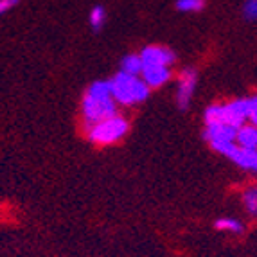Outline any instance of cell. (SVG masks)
Masks as SVG:
<instances>
[{
	"instance_id": "cell-1",
	"label": "cell",
	"mask_w": 257,
	"mask_h": 257,
	"mask_svg": "<svg viewBox=\"0 0 257 257\" xmlns=\"http://www.w3.org/2000/svg\"><path fill=\"white\" fill-rule=\"evenodd\" d=\"M115 113L117 101L111 94L110 81H95L94 85H90L83 97V117L88 128L101 120L115 117Z\"/></svg>"
},
{
	"instance_id": "cell-2",
	"label": "cell",
	"mask_w": 257,
	"mask_h": 257,
	"mask_svg": "<svg viewBox=\"0 0 257 257\" xmlns=\"http://www.w3.org/2000/svg\"><path fill=\"white\" fill-rule=\"evenodd\" d=\"M111 94L119 104L124 106H132L146 101L150 95V86L146 83L139 79V76H132V74L119 72L113 79L110 81Z\"/></svg>"
},
{
	"instance_id": "cell-3",
	"label": "cell",
	"mask_w": 257,
	"mask_h": 257,
	"mask_svg": "<svg viewBox=\"0 0 257 257\" xmlns=\"http://www.w3.org/2000/svg\"><path fill=\"white\" fill-rule=\"evenodd\" d=\"M250 119L248 99H237L228 104H214L205 110V124H227L239 130Z\"/></svg>"
},
{
	"instance_id": "cell-4",
	"label": "cell",
	"mask_w": 257,
	"mask_h": 257,
	"mask_svg": "<svg viewBox=\"0 0 257 257\" xmlns=\"http://www.w3.org/2000/svg\"><path fill=\"white\" fill-rule=\"evenodd\" d=\"M128 133V120L115 115L88 128V139L94 144H113Z\"/></svg>"
},
{
	"instance_id": "cell-5",
	"label": "cell",
	"mask_w": 257,
	"mask_h": 257,
	"mask_svg": "<svg viewBox=\"0 0 257 257\" xmlns=\"http://www.w3.org/2000/svg\"><path fill=\"white\" fill-rule=\"evenodd\" d=\"M236 135L237 130L227 124H205V132H203L205 141L221 155H227L236 146Z\"/></svg>"
},
{
	"instance_id": "cell-6",
	"label": "cell",
	"mask_w": 257,
	"mask_h": 257,
	"mask_svg": "<svg viewBox=\"0 0 257 257\" xmlns=\"http://www.w3.org/2000/svg\"><path fill=\"white\" fill-rule=\"evenodd\" d=\"M198 83V74L194 69H185L180 74V79H178V88H176V103L180 106V110L189 108V103L193 99L194 88H196Z\"/></svg>"
},
{
	"instance_id": "cell-7",
	"label": "cell",
	"mask_w": 257,
	"mask_h": 257,
	"mask_svg": "<svg viewBox=\"0 0 257 257\" xmlns=\"http://www.w3.org/2000/svg\"><path fill=\"white\" fill-rule=\"evenodd\" d=\"M144 65H157V67H169L175 61V52L160 45H150L141 54Z\"/></svg>"
},
{
	"instance_id": "cell-8",
	"label": "cell",
	"mask_w": 257,
	"mask_h": 257,
	"mask_svg": "<svg viewBox=\"0 0 257 257\" xmlns=\"http://www.w3.org/2000/svg\"><path fill=\"white\" fill-rule=\"evenodd\" d=\"M171 79L169 67H157V65H144L142 67V81L150 88H159Z\"/></svg>"
},
{
	"instance_id": "cell-9",
	"label": "cell",
	"mask_w": 257,
	"mask_h": 257,
	"mask_svg": "<svg viewBox=\"0 0 257 257\" xmlns=\"http://www.w3.org/2000/svg\"><path fill=\"white\" fill-rule=\"evenodd\" d=\"M225 157L230 159L236 166L257 173V150H244V148H239L236 144Z\"/></svg>"
},
{
	"instance_id": "cell-10",
	"label": "cell",
	"mask_w": 257,
	"mask_h": 257,
	"mask_svg": "<svg viewBox=\"0 0 257 257\" xmlns=\"http://www.w3.org/2000/svg\"><path fill=\"white\" fill-rule=\"evenodd\" d=\"M236 142L237 146L244 150H257V126H241L237 130Z\"/></svg>"
},
{
	"instance_id": "cell-11",
	"label": "cell",
	"mask_w": 257,
	"mask_h": 257,
	"mask_svg": "<svg viewBox=\"0 0 257 257\" xmlns=\"http://www.w3.org/2000/svg\"><path fill=\"white\" fill-rule=\"evenodd\" d=\"M214 227L221 232H230V234H243V223L236 218H218L214 221Z\"/></svg>"
},
{
	"instance_id": "cell-12",
	"label": "cell",
	"mask_w": 257,
	"mask_h": 257,
	"mask_svg": "<svg viewBox=\"0 0 257 257\" xmlns=\"http://www.w3.org/2000/svg\"><path fill=\"white\" fill-rule=\"evenodd\" d=\"M120 67H122L120 72L132 74V76H139V74H142V67H144V63H142L141 56L130 54L122 60V65H120Z\"/></svg>"
},
{
	"instance_id": "cell-13",
	"label": "cell",
	"mask_w": 257,
	"mask_h": 257,
	"mask_svg": "<svg viewBox=\"0 0 257 257\" xmlns=\"http://www.w3.org/2000/svg\"><path fill=\"white\" fill-rule=\"evenodd\" d=\"M243 205L248 214L257 216V185L248 187L243 193Z\"/></svg>"
},
{
	"instance_id": "cell-14",
	"label": "cell",
	"mask_w": 257,
	"mask_h": 257,
	"mask_svg": "<svg viewBox=\"0 0 257 257\" xmlns=\"http://www.w3.org/2000/svg\"><path fill=\"white\" fill-rule=\"evenodd\" d=\"M88 20H90V26L94 27L95 31L103 29L104 22H106V11H104L103 6H95V8L90 11V17H88Z\"/></svg>"
},
{
	"instance_id": "cell-15",
	"label": "cell",
	"mask_w": 257,
	"mask_h": 257,
	"mask_svg": "<svg viewBox=\"0 0 257 257\" xmlns=\"http://www.w3.org/2000/svg\"><path fill=\"white\" fill-rule=\"evenodd\" d=\"M205 8V0H176V9L184 13H196Z\"/></svg>"
},
{
	"instance_id": "cell-16",
	"label": "cell",
	"mask_w": 257,
	"mask_h": 257,
	"mask_svg": "<svg viewBox=\"0 0 257 257\" xmlns=\"http://www.w3.org/2000/svg\"><path fill=\"white\" fill-rule=\"evenodd\" d=\"M243 15L250 20L257 18V0H246L243 6Z\"/></svg>"
},
{
	"instance_id": "cell-17",
	"label": "cell",
	"mask_w": 257,
	"mask_h": 257,
	"mask_svg": "<svg viewBox=\"0 0 257 257\" xmlns=\"http://www.w3.org/2000/svg\"><path fill=\"white\" fill-rule=\"evenodd\" d=\"M18 4V0H0V15L8 13L9 9H13Z\"/></svg>"
},
{
	"instance_id": "cell-18",
	"label": "cell",
	"mask_w": 257,
	"mask_h": 257,
	"mask_svg": "<svg viewBox=\"0 0 257 257\" xmlns=\"http://www.w3.org/2000/svg\"><path fill=\"white\" fill-rule=\"evenodd\" d=\"M248 106H250V119H253L257 115V95L248 99Z\"/></svg>"
},
{
	"instance_id": "cell-19",
	"label": "cell",
	"mask_w": 257,
	"mask_h": 257,
	"mask_svg": "<svg viewBox=\"0 0 257 257\" xmlns=\"http://www.w3.org/2000/svg\"><path fill=\"white\" fill-rule=\"evenodd\" d=\"M250 120H252V122H253V126H257V115L253 117V119H250Z\"/></svg>"
}]
</instances>
